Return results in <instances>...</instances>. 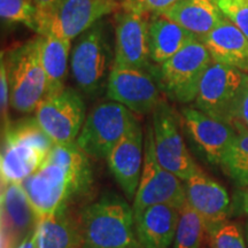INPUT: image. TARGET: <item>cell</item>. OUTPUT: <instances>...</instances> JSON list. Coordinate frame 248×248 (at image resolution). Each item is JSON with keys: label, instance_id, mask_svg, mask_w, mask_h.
Returning a JSON list of instances; mask_svg holds the SVG:
<instances>
[{"label": "cell", "instance_id": "34", "mask_svg": "<svg viewBox=\"0 0 248 248\" xmlns=\"http://www.w3.org/2000/svg\"><path fill=\"white\" fill-rule=\"evenodd\" d=\"M232 214L234 215H248V186L240 187L235 192L232 203Z\"/></svg>", "mask_w": 248, "mask_h": 248}, {"label": "cell", "instance_id": "2", "mask_svg": "<svg viewBox=\"0 0 248 248\" xmlns=\"http://www.w3.org/2000/svg\"><path fill=\"white\" fill-rule=\"evenodd\" d=\"M79 224L83 248H142L136 235L132 206L113 192L84 207Z\"/></svg>", "mask_w": 248, "mask_h": 248}, {"label": "cell", "instance_id": "20", "mask_svg": "<svg viewBox=\"0 0 248 248\" xmlns=\"http://www.w3.org/2000/svg\"><path fill=\"white\" fill-rule=\"evenodd\" d=\"M201 43L208 49L213 61L248 74V39L230 20L223 18Z\"/></svg>", "mask_w": 248, "mask_h": 248}, {"label": "cell", "instance_id": "10", "mask_svg": "<svg viewBox=\"0 0 248 248\" xmlns=\"http://www.w3.org/2000/svg\"><path fill=\"white\" fill-rule=\"evenodd\" d=\"M151 124L155 154L164 169L184 182L200 171L179 131V115L166 101L161 100L154 109Z\"/></svg>", "mask_w": 248, "mask_h": 248}, {"label": "cell", "instance_id": "25", "mask_svg": "<svg viewBox=\"0 0 248 248\" xmlns=\"http://www.w3.org/2000/svg\"><path fill=\"white\" fill-rule=\"evenodd\" d=\"M207 233L202 217L186 201L179 209V218L172 248H201Z\"/></svg>", "mask_w": 248, "mask_h": 248}, {"label": "cell", "instance_id": "5", "mask_svg": "<svg viewBox=\"0 0 248 248\" xmlns=\"http://www.w3.org/2000/svg\"><path fill=\"white\" fill-rule=\"evenodd\" d=\"M135 113L116 101L101 102L90 111L76 144L89 156L107 160L114 146L137 122Z\"/></svg>", "mask_w": 248, "mask_h": 248}, {"label": "cell", "instance_id": "35", "mask_svg": "<svg viewBox=\"0 0 248 248\" xmlns=\"http://www.w3.org/2000/svg\"><path fill=\"white\" fill-rule=\"evenodd\" d=\"M16 248H40L38 241V232L37 228L32 230L24 239L17 245Z\"/></svg>", "mask_w": 248, "mask_h": 248}, {"label": "cell", "instance_id": "21", "mask_svg": "<svg viewBox=\"0 0 248 248\" xmlns=\"http://www.w3.org/2000/svg\"><path fill=\"white\" fill-rule=\"evenodd\" d=\"M159 15L190 31L200 42L225 17L216 0H181Z\"/></svg>", "mask_w": 248, "mask_h": 248}, {"label": "cell", "instance_id": "11", "mask_svg": "<svg viewBox=\"0 0 248 248\" xmlns=\"http://www.w3.org/2000/svg\"><path fill=\"white\" fill-rule=\"evenodd\" d=\"M85 110L80 93L64 88L43 99L35 111V119L54 144H70L76 142L84 125Z\"/></svg>", "mask_w": 248, "mask_h": 248}, {"label": "cell", "instance_id": "26", "mask_svg": "<svg viewBox=\"0 0 248 248\" xmlns=\"http://www.w3.org/2000/svg\"><path fill=\"white\" fill-rule=\"evenodd\" d=\"M221 167L239 187L248 186V130L237 131L234 140L223 156Z\"/></svg>", "mask_w": 248, "mask_h": 248}, {"label": "cell", "instance_id": "9", "mask_svg": "<svg viewBox=\"0 0 248 248\" xmlns=\"http://www.w3.org/2000/svg\"><path fill=\"white\" fill-rule=\"evenodd\" d=\"M186 201L187 199L184 181L164 169L157 161L153 140V129L152 124H150L145 137L141 177L132 203L133 213L137 215L147 207L159 203H168L182 208Z\"/></svg>", "mask_w": 248, "mask_h": 248}, {"label": "cell", "instance_id": "13", "mask_svg": "<svg viewBox=\"0 0 248 248\" xmlns=\"http://www.w3.org/2000/svg\"><path fill=\"white\" fill-rule=\"evenodd\" d=\"M179 122L195 150L213 164H221L237 131L230 124L215 120L195 108L185 107Z\"/></svg>", "mask_w": 248, "mask_h": 248}, {"label": "cell", "instance_id": "16", "mask_svg": "<svg viewBox=\"0 0 248 248\" xmlns=\"http://www.w3.org/2000/svg\"><path fill=\"white\" fill-rule=\"evenodd\" d=\"M144 135L137 121L107 157L109 170L129 200L133 201L137 193L144 166Z\"/></svg>", "mask_w": 248, "mask_h": 248}, {"label": "cell", "instance_id": "6", "mask_svg": "<svg viewBox=\"0 0 248 248\" xmlns=\"http://www.w3.org/2000/svg\"><path fill=\"white\" fill-rule=\"evenodd\" d=\"M213 59L200 40L186 45L161 64L157 78L167 97L181 104L195 100L200 82Z\"/></svg>", "mask_w": 248, "mask_h": 248}, {"label": "cell", "instance_id": "12", "mask_svg": "<svg viewBox=\"0 0 248 248\" xmlns=\"http://www.w3.org/2000/svg\"><path fill=\"white\" fill-rule=\"evenodd\" d=\"M107 98L137 115L153 113L160 104V90L151 74L142 69L111 67L106 85Z\"/></svg>", "mask_w": 248, "mask_h": 248}, {"label": "cell", "instance_id": "33", "mask_svg": "<svg viewBox=\"0 0 248 248\" xmlns=\"http://www.w3.org/2000/svg\"><path fill=\"white\" fill-rule=\"evenodd\" d=\"M232 126L235 129V131L248 130V79L244 86L243 92H241L237 108H235Z\"/></svg>", "mask_w": 248, "mask_h": 248}, {"label": "cell", "instance_id": "22", "mask_svg": "<svg viewBox=\"0 0 248 248\" xmlns=\"http://www.w3.org/2000/svg\"><path fill=\"white\" fill-rule=\"evenodd\" d=\"M197 37L162 15H152L148 24L151 61L162 64Z\"/></svg>", "mask_w": 248, "mask_h": 248}, {"label": "cell", "instance_id": "15", "mask_svg": "<svg viewBox=\"0 0 248 248\" xmlns=\"http://www.w3.org/2000/svg\"><path fill=\"white\" fill-rule=\"evenodd\" d=\"M148 24L145 15L128 11L117 15L114 67L145 70L150 66Z\"/></svg>", "mask_w": 248, "mask_h": 248}, {"label": "cell", "instance_id": "8", "mask_svg": "<svg viewBox=\"0 0 248 248\" xmlns=\"http://www.w3.org/2000/svg\"><path fill=\"white\" fill-rule=\"evenodd\" d=\"M111 60L109 42L104 23H97L78 37L70 54L71 75L85 94L93 95L108 79Z\"/></svg>", "mask_w": 248, "mask_h": 248}, {"label": "cell", "instance_id": "3", "mask_svg": "<svg viewBox=\"0 0 248 248\" xmlns=\"http://www.w3.org/2000/svg\"><path fill=\"white\" fill-rule=\"evenodd\" d=\"M54 146L33 119L12 122L2 131L1 183H22L40 168Z\"/></svg>", "mask_w": 248, "mask_h": 248}, {"label": "cell", "instance_id": "4", "mask_svg": "<svg viewBox=\"0 0 248 248\" xmlns=\"http://www.w3.org/2000/svg\"><path fill=\"white\" fill-rule=\"evenodd\" d=\"M11 90V106L31 114L45 98L46 78L40 62V36L2 53Z\"/></svg>", "mask_w": 248, "mask_h": 248}, {"label": "cell", "instance_id": "24", "mask_svg": "<svg viewBox=\"0 0 248 248\" xmlns=\"http://www.w3.org/2000/svg\"><path fill=\"white\" fill-rule=\"evenodd\" d=\"M71 40L55 36H40V62L45 73L46 95L66 88Z\"/></svg>", "mask_w": 248, "mask_h": 248}, {"label": "cell", "instance_id": "14", "mask_svg": "<svg viewBox=\"0 0 248 248\" xmlns=\"http://www.w3.org/2000/svg\"><path fill=\"white\" fill-rule=\"evenodd\" d=\"M116 0H62L43 36L73 40L117 8Z\"/></svg>", "mask_w": 248, "mask_h": 248}, {"label": "cell", "instance_id": "7", "mask_svg": "<svg viewBox=\"0 0 248 248\" xmlns=\"http://www.w3.org/2000/svg\"><path fill=\"white\" fill-rule=\"evenodd\" d=\"M247 79L248 74L244 71L213 61L200 82L195 107L213 119L232 125Z\"/></svg>", "mask_w": 248, "mask_h": 248}, {"label": "cell", "instance_id": "36", "mask_svg": "<svg viewBox=\"0 0 248 248\" xmlns=\"http://www.w3.org/2000/svg\"><path fill=\"white\" fill-rule=\"evenodd\" d=\"M246 241H247V245H248V221L246 223Z\"/></svg>", "mask_w": 248, "mask_h": 248}, {"label": "cell", "instance_id": "31", "mask_svg": "<svg viewBox=\"0 0 248 248\" xmlns=\"http://www.w3.org/2000/svg\"><path fill=\"white\" fill-rule=\"evenodd\" d=\"M0 109H1V126L2 131L11 125L9 120V105H11V90L7 76V69L4 58L1 57L0 62Z\"/></svg>", "mask_w": 248, "mask_h": 248}, {"label": "cell", "instance_id": "30", "mask_svg": "<svg viewBox=\"0 0 248 248\" xmlns=\"http://www.w3.org/2000/svg\"><path fill=\"white\" fill-rule=\"evenodd\" d=\"M181 0H124V11L140 15H159Z\"/></svg>", "mask_w": 248, "mask_h": 248}, {"label": "cell", "instance_id": "23", "mask_svg": "<svg viewBox=\"0 0 248 248\" xmlns=\"http://www.w3.org/2000/svg\"><path fill=\"white\" fill-rule=\"evenodd\" d=\"M37 232L40 248H83L79 217L69 208L40 218Z\"/></svg>", "mask_w": 248, "mask_h": 248}, {"label": "cell", "instance_id": "32", "mask_svg": "<svg viewBox=\"0 0 248 248\" xmlns=\"http://www.w3.org/2000/svg\"><path fill=\"white\" fill-rule=\"evenodd\" d=\"M61 1L62 0H33V4L37 9V22H38L37 33L38 36L44 35L49 20L53 16Z\"/></svg>", "mask_w": 248, "mask_h": 248}, {"label": "cell", "instance_id": "28", "mask_svg": "<svg viewBox=\"0 0 248 248\" xmlns=\"http://www.w3.org/2000/svg\"><path fill=\"white\" fill-rule=\"evenodd\" d=\"M207 235L209 248H247L243 232L234 223L226 222Z\"/></svg>", "mask_w": 248, "mask_h": 248}, {"label": "cell", "instance_id": "19", "mask_svg": "<svg viewBox=\"0 0 248 248\" xmlns=\"http://www.w3.org/2000/svg\"><path fill=\"white\" fill-rule=\"evenodd\" d=\"M179 209L168 203L147 207L135 215V230L142 248H169L177 230Z\"/></svg>", "mask_w": 248, "mask_h": 248}, {"label": "cell", "instance_id": "1", "mask_svg": "<svg viewBox=\"0 0 248 248\" xmlns=\"http://www.w3.org/2000/svg\"><path fill=\"white\" fill-rule=\"evenodd\" d=\"M92 182L89 155L70 142L54 144L40 168L21 184L40 219L69 208L89 193Z\"/></svg>", "mask_w": 248, "mask_h": 248}, {"label": "cell", "instance_id": "27", "mask_svg": "<svg viewBox=\"0 0 248 248\" xmlns=\"http://www.w3.org/2000/svg\"><path fill=\"white\" fill-rule=\"evenodd\" d=\"M0 16L7 23H22L37 32V9L33 0H0Z\"/></svg>", "mask_w": 248, "mask_h": 248}, {"label": "cell", "instance_id": "17", "mask_svg": "<svg viewBox=\"0 0 248 248\" xmlns=\"http://www.w3.org/2000/svg\"><path fill=\"white\" fill-rule=\"evenodd\" d=\"M187 202L202 217L207 233L228 222L232 203L226 190L202 170L184 182Z\"/></svg>", "mask_w": 248, "mask_h": 248}, {"label": "cell", "instance_id": "29", "mask_svg": "<svg viewBox=\"0 0 248 248\" xmlns=\"http://www.w3.org/2000/svg\"><path fill=\"white\" fill-rule=\"evenodd\" d=\"M223 15L248 39V0H216Z\"/></svg>", "mask_w": 248, "mask_h": 248}, {"label": "cell", "instance_id": "18", "mask_svg": "<svg viewBox=\"0 0 248 248\" xmlns=\"http://www.w3.org/2000/svg\"><path fill=\"white\" fill-rule=\"evenodd\" d=\"M1 233L18 245L38 224V216L31 206L21 183H1Z\"/></svg>", "mask_w": 248, "mask_h": 248}]
</instances>
